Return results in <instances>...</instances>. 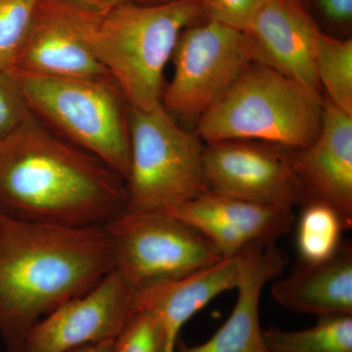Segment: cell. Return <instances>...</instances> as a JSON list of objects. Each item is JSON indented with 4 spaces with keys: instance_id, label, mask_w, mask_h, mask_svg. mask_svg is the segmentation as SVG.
<instances>
[{
    "instance_id": "6da1fadb",
    "label": "cell",
    "mask_w": 352,
    "mask_h": 352,
    "mask_svg": "<svg viewBox=\"0 0 352 352\" xmlns=\"http://www.w3.org/2000/svg\"><path fill=\"white\" fill-rule=\"evenodd\" d=\"M113 270L105 226L38 223L0 214V338L21 352L28 333Z\"/></svg>"
},
{
    "instance_id": "7a4b0ae2",
    "label": "cell",
    "mask_w": 352,
    "mask_h": 352,
    "mask_svg": "<svg viewBox=\"0 0 352 352\" xmlns=\"http://www.w3.org/2000/svg\"><path fill=\"white\" fill-rule=\"evenodd\" d=\"M126 208V182L32 113L0 141V214L85 227L106 226Z\"/></svg>"
},
{
    "instance_id": "3957f363",
    "label": "cell",
    "mask_w": 352,
    "mask_h": 352,
    "mask_svg": "<svg viewBox=\"0 0 352 352\" xmlns=\"http://www.w3.org/2000/svg\"><path fill=\"white\" fill-rule=\"evenodd\" d=\"M205 20L199 0L134 2L95 13L87 41L129 107L147 111L161 103L164 69L180 34Z\"/></svg>"
},
{
    "instance_id": "277c9868",
    "label": "cell",
    "mask_w": 352,
    "mask_h": 352,
    "mask_svg": "<svg viewBox=\"0 0 352 352\" xmlns=\"http://www.w3.org/2000/svg\"><path fill=\"white\" fill-rule=\"evenodd\" d=\"M321 94L252 63L196 124L205 144L247 140L287 150L308 147L320 131Z\"/></svg>"
},
{
    "instance_id": "5b68a950",
    "label": "cell",
    "mask_w": 352,
    "mask_h": 352,
    "mask_svg": "<svg viewBox=\"0 0 352 352\" xmlns=\"http://www.w3.org/2000/svg\"><path fill=\"white\" fill-rule=\"evenodd\" d=\"M36 119L98 157L126 182L131 168L129 105L112 78H59L10 69Z\"/></svg>"
},
{
    "instance_id": "8992f818",
    "label": "cell",
    "mask_w": 352,
    "mask_h": 352,
    "mask_svg": "<svg viewBox=\"0 0 352 352\" xmlns=\"http://www.w3.org/2000/svg\"><path fill=\"white\" fill-rule=\"evenodd\" d=\"M131 168L127 210L170 212L210 191L203 141L157 104L129 107Z\"/></svg>"
},
{
    "instance_id": "52a82bcc",
    "label": "cell",
    "mask_w": 352,
    "mask_h": 352,
    "mask_svg": "<svg viewBox=\"0 0 352 352\" xmlns=\"http://www.w3.org/2000/svg\"><path fill=\"white\" fill-rule=\"evenodd\" d=\"M105 227L113 245V270L135 292L222 259L203 234L163 210L126 208Z\"/></svg>"
},
{
    "instance_id": "ba28073f",
    "label": "cell",
    "mask_w": 352,
    "mask_h": 352,
    "mask_svg": "<svg viewBox=\"0 0 352 352\" xmlns=\"http://www.w3.org/2000/svg\"><path fill=\"white\" fill-rule=\"evenodd\" d=\"M171 61L162 104L180 124L194 126L254 63L244 32L207 20L182 32Z\"/></svg>"
},
{
    "instance_id": "9c48e42d",
    "label": "cell",
    "mask_w": 352,
    "mask_h": 352,
    "mask_svg": "<svg viewBox=\"0 0 352 352\" xmlns=\"http://www.w3.org/2000/svg\"><path fill=\"white\" fill-rule=\"evenodd\" d=\"M204 166L210 188L219 193L284 210L305 205L287 149L256 141L208 143Z\"/></svg>"
},
{
    "instance_id": "30bf717a",
    "label": "cell",
    "mask_w": 352,
    "mask_h": 352,
    "mask_svg": "<svg viewBox=\"0 0 352 352\" xmlns=\"http://www.w3.org/2000/svg\"><path fill=\"white\" fill-rule=\"evenodd\" d=\"M96 12L72 0H39L10 69L59 78H112L87 41Z\"/></svg>"
},
{
    "instance_id": "8fae6325",
    "label": "cell",
    "mask_w": 352,
    "mask_h": 352,
    "mask_svg": "<svg viewBox=\"0 0 352 352\" xmlns=\"http://www.w3.org/2000/svg\"><path fill=\"white\" fill-rule=\"evenodd\" d=\"M134 296L135 289L113 270L87 294L41 319L21 352H75L115 340L135 312Z\"/></svg>"
},
{
    "instance_id": "7c38bea8",
    "label": "cell",
    "mask_w": 352,
    "mask_h": 352,
    "mask_svg": "<svg viewBox=\"0 0 352 352\" xmlns=\"http://www.w3.org/2000/svg\"><path fill=\"white\" fill-rule=\"evenodd\" d=\"M194 227L219 251L222 258L237 256L256 243H275L294 226L293 210L261 205L210 189L170 210Z\"/></svg>"
},
{
    "instance_id": "4fadbf2b",
    "label": "cell",
    "mask_w": 352,
    "mask_h": 352,
    "mask_svg": "<svg viewBox=\"0 0 352 352\" xmlns=\"http://www.w3.org/2000/svg\"><path fill=\"white\" fill-rule=\"evenodd\" d=\"M320 32L300 0H264L244 32L254 63L321 94L314 65Z\"/></svg>"
},
{
    "instance_id": "5bb4252c",
    "label": "cell",
    "mask_w": 352,
    "mask_h": 352,
    "mask_svg": "<svg viewBox=\"0 0 352 352\" xmlns=\"http://www.w3.org/2000/svg\"><path fill=\"white\" fill-rule=\"evenodd\" d=\"M305 197L335 208L352 226V115L324 101L320 131L308 147L288 150Z\"/></svg>"
},
{
    "instance_id": "9a60e30c",
    "label": "cell",
    "mask_w": 352,
    "mask_h": 352,
    "mask_svg": "<svg viewBox=\"0 0 352 352\" xmlns=\"http://www.w3.org/2000/svg\"><path fill=\"white\" fill-rule=\"evenodd\" d=\"M236 258L239 279L232 312L207 342L198 346L178 342L176 352H265L259 302L266 285L283 272L287 258L275 243L248 245Z\"/></svg>"
},
{
    "instance_id": "2e32d148",
    "label": "cell",
    "mask_w": 352,
    "mask_h": 352,
    "mask_svg": "<svg viewBox=\"0 0 352 352\" xmlns=\"http://www.w3.org/2000/svg\"><path fill=\"white\" fill-rule=\"evenodd\" d=\"M238 279L237 258H222L186 276L138 289L134 308L156 315L166 335L164 352H176L178 335L185 323L217 296L235 289Z\"/></svg>"
},
{
    "instance_id": "e0dca14e",
    "label": "cell",
    "mask_w": 352,
    "mask_h": 352,
    "mask_svg": "<svg viewBox=\"0 0 352 352\" xmlns=\"http://www.w3.org/2000/svg\"><path fill=\"white\" fill-rule=\"evenodd\" d=\"M271 296L300 314L352 315V245L344 241L332 258L300 264L288 276L273 280Z\"/></svg>"
},
{
    "instance_id": "ac0fdd59",
    "label": "cell",
    "mask_w": 352,
    "mask_h": 352,
    "mask_svg": "<svg viewBox=\"0 0 352 352\" xmlns=\"http://www.w3.org/2000/svg\"><path fill=\"white\" fill-rule=\"evenodd\" d=\"M265 352H352V315L320 317L300 331L263 330Z\"/></svg>"
},
{
    "instance_id": "d6986e66",
    "label": "cell",
    "mask_w": 352,
    "mask_h": 352,
    "mask_svg": "<svg viewBox=\"0 0 352 352\" xmlns=\"http://www.w3.org/2000/svg\"><path fill=\"white\" fill-rule=\"evenodd\" d=\"M347 230L340 212L328 204L309 201L303 205L296 226V247L303 263H315L335 256Z\"/></svg>"
},
{
    "instance_id": "ffe728a7",
    "label": "cell",
    "mask_w": 352,
    "mask_h": 352,
    "mask_svg": "<svg viewBox=\"0 0 352 352\" xmlns=\"http://www.w3.org/2000/svg\"><path fill=\"white\" fill-rule=\"evenodd\" d=\"M315 74L333 105L352 115V41L320 32L315 48Z\"/></svg>"
},
{
    "instance_id": "44dd1931",
    "label": "cell",
    "mask_w": 352,
    "mask_h": 352,
    "mask_svg": "<svg viewBox=\"0 0 352 352\" xmlns=\"http://www.w3.org/2000/svg\"><path fill=\"white\" fill-rule=\"evenodd\" d=\"M39 0H0V69L13 68Z\"/></svg>"
},
{
    "instance_id": "7402d4cb",
    "label": "cell",
    "mask_w": 352,
    "mask_h": 352,
    "mask_svg": "<svg viewBox=\"0 0 352 352\" xmlns=\"http://www.w3.org/2000/svg\"><path fill=\"white\" fill-rule=\"evenodd\" d=\"M166 335L159 318L136 310L113 340L112 352H164Z\"/></svg>"
},
{
    "instance_id": "603a6c76",
    "label": "cell",
    "mask_w": 352,
    "mask_h": 352,
    "mask_svg": "<svg viewBox=\"0 0 352 352\" xmlns=\"http://www.w3.org/2000/svg\"><path fill=\"white\" fill-rule=\"evenodd\" d=\"M32 113L12 72L0 69V141L15 133Z\"/></svg>"
},
{
    "instance_id": "cb8c5ba5",
    "label": "cell",
    "mask_w": 352,
    "mask_h": 352,
    "mask_svg": "<svg viewBox=\"0 0 352 352\" xmlns=\"http://www.w3.org/2000/svg\"><path fill=\"white\" fill-rule=\"evenodd\" d=\"M205 19L245 32L264 0H199Z\"/></svg>"
},
{
    "instance_id": "d4e9b609",
    "label": "cell",
    "mask_w": 352,
    "mask_h": 352,
    "mask_svg": "<svg viewBox=\"0 0 352 352\" xmlns=\"http://www.w3.org/2000/svg\"><path fill=\"white\" fill-rule=\"evenodd\" d=\"M319 9L330 22L349 24L352 20V0H317Z\"/></svg>"
},
{
    "instance_id": "484cf974",
    "label": "cell",
    "mask_w": 352,
    "mask_h": 352,
    "mask_svg": "<svg viewBox=\"0 0 352 352\" xmlns=\"http://www.w3.org/2000/svg\"><path fill=\"white\" fill-rule=\"evenodd\" d=\"M72 1L82 4L92 10L105 13L117 8V7L124 6V4L134 3V2L139 3L140 0H72Z\"/></svg>"
},
{
    "instance_id": "4316f807",
    "label": "cell",
    "mask_w": 352,
    "mask_h": 352,
    "mask_svg": "<svg viewBox=\"0 0 352 352\" xmlns=\"http://www.w3.org/2000/svg\"><path fill=\"white\" fill-rule=\"evenodd\" d=\"M113 340H107V342H99V344H91L78 349L75 352H112Z\"/></svg>"
},
{
    "instance_id": "83f0119b",
    "label": "cell",
    "mask_w": 352,
    "mask_h": 352,
    "mask_svg": "<svg viewBox=\"0 0 352 352\" xmlns=\"http://www.w3.org/2000/svg\"><path fill=\"white\" fill-rule=\"evenodd\" d=\"M178 1V0H140L139 3L143 4H162L168 3V2Z\"/></svg>"
}]
</instances>
